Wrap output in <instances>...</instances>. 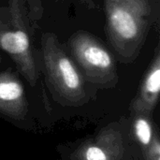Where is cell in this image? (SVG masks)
<instances>
[{"label":"cell","instance_id":"cell-3","mask_svg":"<svg viewBox=\"0 0 160 160\" xmlns=\"http://www.w3.org/2000/svg\"><path fill=\"white\" fill-rule=\"evenodd\" d=\"M43 63L49 82L54 89L67 97H79L82 93V78L52 33L42 35Z\"/></svg>","mask_w":160,"mask_h":160},{"label":"cell","instance_id":"cell-8","mask_svg":"<svg viewBox=\"0 0 160 160\" xmlns=\"http://www.w3.org/2000/svg\"><path fill=\"white\" fill-rule=\"evenodd\" d=\"M85 160H108L105 152L98 146H90L84 152Z\"/></svg>","mask_w":160,"mask_h":160},{"label":"cell","instance_id":"cell-5","mask_svg":"<svg viewBox=\"0 0 160 160\" xmlns=\"http://www.w3.org/2000/svg\"><path fill=\"white\" fill-rule=\"evenodd\" d=\"M160 91V52L157 47L152 62L145 73L136 104L143 108H152L158 98Z\"/></svg>","mask_w":160,"mask_h":160},{"label":"cell","instance_id":"cell-7","mask_svg":"<svg viewBox=\"0 0 160 160\" xmlns=\"http://www.w3.org/2000/svg\"><path fill=\"white\" fill-rule=\"evenodd\" d=\"M135 133L139 142L142 145H150L152 142V128L145 118L137 119L135 123Z\"/></svg>","mask_w":160,"mask_h":160},{"label":"cell","instance_id":"cell-11","mask_svg":"<svg viewBox=\"0 0 160 160\" xmlns=\"http://www.w3.org/2000/svg\"><path fill=\"white\" fill-rule=\"evenodd\" d=\"M0 62H1V59H0Z\"/></svg>","mask_w":160,"mask_h":160},{"label":"cell","instance_id":"cell-6","mask_svg":"<svg viewBox=\"0 0 160 160\" xmlns=\"http://www.w3.org/2000/svg\"><path fill=\"white\" fill-rule=\"evenodd\" d=\"M23 97L21 82L10 72L0 73V105L17 106L22 102Z\"/></svg>","mask_w":160,"mask_h":160},{"label":"cell","instance_id":"cell-2","mask_svg":"<svg viewBox=\"0 0 160 160\" xmlns=\"http://www.w3.org/2000/svg\"><path fill=\"white\" fill-rule=\"evenodd\" d=\"M69 48L88 80L106 84L117 81L116 64L112 53L94 36L77 32L69 38Z\"/></svg>","mask_w":160,"mask_h":160},{"label":"cell","instance_id":"cell-9","mask_svg":"<svg viewBox=\"0 0 160 160\" xmlns=\"http://www.w3.org/2000/svg\"><path fill=\"white\" fill-rule=\"evenodd\" d=\"M8 26H9V22L7 20L6 15L4 14L3 10L0 8V34L6 29H8Z\"/></svg>","mask_w":160,"mask_h":160},{"label":"cell","instance_id":"cell-10","mask_svg":"<svg viewBox=\"0 0 160 160\" xmlns=\"http://www.w3.org/2000/svg\"><path fill=\"white\" fill-rule=\"evenodd\" d=\"M76 1H79L81 2L82 4L85 5L86 7H88L89 8H94L96 7L95 3H94V0H76Z\"/></svg>","mask_w":160,"mask_h":160},{"label":"cell","instance_id":"cell-1","mask_svg":"<svg viewBox=\"0 0 160 160\" xmlns=\"http://www.w3.org/2000/svg\"><path fill=\"white\" fill-rule=\"evenodd\" d=\"M106 35L121 61L140 53L151 24L155 0H104Z\"/></svg>","mask_w":160,"mask_h":160},{"label":"cell","instance_id":"cell-4","mask_svg":"<svg viewBox=\"0 0 160 160\" xmlns=\"http://www.w3.org/2000/svg\"><path fill=\"white\" fill-rule=\"evenodd\" d=\"M10 21L0 34V47L11 57L27 81L34 84L37 69L27 29L22 17V0H10Z\"/></svg>","mask_w":160,"mask_h":160}]
</instances>
